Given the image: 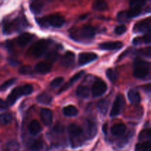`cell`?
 <instances>
[{
    "label": "cell",
    "instance_id": "1",
    "mask_svg": "<svg viewBox=\"0 0 151 151\" xmlns=\"http://www.w3.org/2000/svg\"><path fill=\"white\" fill-rule=\"evenodd\" d=\"M68 132H69L71 146L72 147H80L83 144L86 137L82 128L78 125L72 124L69 126Z\"/></svg>",
    "mask_w": 151,
    "mask_h": 151
},
{
    "label": "cell",
    "instance_id": "2",
    "mask_svg": "<svg viewBox=\"0 0 151 151\" xmlns=\"http://www.w3.org/2000/svg\"><path fill=\"white\" fill-rule=\"evenodd\" d=\"M32 90H33V88H32V85H29V84H26V85L17 87V88H14L9 94L7 100H6V103L7 106H12L16 103V100L20 97L31 94Z\"/></svg>",
    "mask_w": 151,
    "mask_h": 151
},
{
    "label": "cell",
    "instance_id": "3",
    "mask_svg": "<svg viewBox=\"0 0 151 151\" xmlns=\"http://www.w3.org/2000/svg\"><path fill=\"white\" fill-rule=\"evenodd\" d=\"M38 24L42 27L52 26L53 27L59 28L65 23L64 18L58 14H52L47 17L40 19L38 21Z\"/></svg>",
    "mask_w": 151,
    "mask_h": 151
},
{
    "label": "cell",
    "instance_id": "4",
    "mask_svg": "<svg viewBox=\"0 0 151 151\" xmlns=\"http://www.w3.org/2000/svg\"><path fill=\"white\" fill-rule=\"evenodd\" d=\"M150 69V64L149 62L145 60H137L134 65V76L139 79L145 78L148 75Z\"/></svg>",
    "mask_w": 151,
    "mask_h": 151
},
{
    "label": "cell",
    "instance_id": "5",
    "mask_svg": "<svg viewBox=\"0 0 151 151\" xmlns=\"http://www.w3.org/2000/svg\"><path fill=\"white\" fill-rule=\"evenodd\" d=\"M49 47V41L47 40H41L37 41L30 47L29 53L35 58H39L45 54Z\"/></svg>",
    "mask_w": 151,
    "mask_h": 151
},
{
    "label": "cell",
    "instance_id": "6",
    "mask_svg": "<svg viewBox=\"0 0 151 151\" xmlns=\"http://www.w3.org/2000/svg\"><path fill=\"white\" fill-rule=\"evenodd\" d=\"M77 34H78L80 37L84 39H91L95 35V29L91 25H84L80 29L79 31L74 30L73 32H71L72 37Z\"/></svg>",
    "mask_w": 151,
    "mask_h": 151
},
{
    "label": "cell",
    "instance_id": "7",
    "mask_svg": "<svg viewBox=\"0 0 151 151\" xmlns=\"http://www.w3.org/2000/svg\"><path fill=\"white\" fill-rule=\"evenodd\" d=\"M124 104H125V99H124L123 96L122 94H119L116 96L113 103V106H112L111 110L110 116L114 117V116H116L117 115H119L123 108Z\"/></svg>",
    "mask_w": 151,
    "mask_h": 151
},
{
    "label": "cell",
    "instance_id": "8",
    "mask_svg": "<svg viewBox=\"0 0 151 151\" xmlns=\"http://www.w3.org/2000/svg\"><path fill=\"white\" fill-rule=\"evenodd\" d=\"M107 90V85L102 80H97L94 83L91 88V92L94 97H100L103 95Z\"/></svg>",
    "mask_w": 151,
    "mask_h": 151
},
{
    "label": "cell",
    "instance_id": "9",
    "mask_svg": "<svg viewBox=\"0 0 151 151\" xmlns=\"http://www.w3.org/2000/svg\"><path fill=\"white\" fill-rule=\"evenodd\" d=\"M150 29V19H144L140 22H138L134 27V32H147Z\"/></svg>",
    "mask_w": 151,
    "mask_h": 151
},
{
    "label": "cell",
    "instance_id": "10",
    "mask_svg": "<svg viewBox=\"0 0 151 151\" xmlns=\"http://www.w3.org/2000/svg\"><path fill=\"white\" fill-rule=\"evenodd\" d=\"M97 58V55L93 52H83L79 55L78 62L81 66H84L88 63L94 61Z\"/></svg>",
    "mask_w": 151,
    "mask_h": 151
},
{
    "label": "cell",
    "instance_id": "11",
    "mask_svg": "<svg viewBox=\"0 0 151 151\" xmlns=\"http://www.w3.org/2000/svg\"><path fill=\"white\" fill-rule=\"evenodd\" d=\"M86 128L85 137H87L88 139L93 138L97 134V125L93 120L88 119L86 122Z\"/></svg>",
    "mask_w": 151,
    "mask_h": 151
},
{
    "label": "cell",
    "instance_id": "12",
    "mask_svg": "<svg viewBox=\"0 0 151 151\" xmlns=\"http://www.w3.org/2000/svg\"><path fill=\"white\" fill-rule=\"evenodd\" d=\"M122 46L123 44L120 41H108L100 44L99 47L104 50H117L122 48Z\"/></svg>",
    "mask_w": 151,
    "mask_h": 151
},
{
    "label": "cell",
    "instance_id": "13",
    "mask_svg": "<svg viewBox=\"0 0 151 151\" xmlns=\"http://www.w3.org/2000/svg\"><path fill=\"white\" fill-rule=\"evenodd\" d=\"M41 119L45 125H50L52 122V111L49 109H41Z\"/></svg>",
    "mask_w": 151,
    "mask_h": 151
},
{
    "label": "cell",
    "instance_id": "14",
    "mask_svg": "<svg viewBox=\"0 0 151 151\" xmlns=\"http://www.w3.org/2000/svg\"><path fill=\"white\" fill-rule=\"evenodd\" d=\"M74 62H75V54L72 52H66L61 58V64L66 67L72 66Z\"/></svg>",
    "mask_w": 151,
    "mask_h": 151
},
{
    "label": "cell",
    "instance_id": "15",
    "mask_svg": "<svg viewBox=\"0 0 151 151\" xmlns=\"http://www.w3.org/2000/svg\"><path fill=\"white\" fill-rule=\"evenodd\" d=\"M52 69L51 63L49 62H40L35 66V70L41 74H47Z\"/></svg>",
    "mask_w": 151,
    "mask_h": 151
},
{
    "label": "cell",
    "instance_id": "16",
    "mask_svg": "<svg viewBox=\"0 0 151 151\" xmlns=\"http://www.w3.org/2000/svg\"><path fill=\"white\" fill-rule=\"evenodd\" d=\"M126 131V126L123 123H117L114 125L111 129V132L114 136L120 137L122 136Z\"/></svg>",
    "mask_w": 151,
    "mask_h": 151
},
{
    "label": "cell",
    "instance_id": "17",
    "mask_svg": "<svg viewBox=\"0 0 151 151\" xmlns=\"http://www.w3.org/2000/svg\"><path fill=\"white\" fill-rule=\"evenodd\" d=\"M32 34L25 32V33H23L21 35H19V38H17V43L20 47H25L27 44H28L32 41Z\"/></svg>",
    "mask_w": 151,
    "mask_h": 151
},
{
    "label": "cell",
    "instance_id": "18",
    "mask_svg": "<svg viewBox=\"0 0 151 151\" xmlns=\"http://www.w3.org/2000/svg\"><path fill=\"white\" fill-rule=\"evenodd\" d=\"M128 97L129 101L132 104H137L141 101V96H140L139 93L136 90H130L128 93Z\"/></svg>",
    "mask_w": 151,
    "mask_h": 151
},
{
    "label": "cell",
    "instance_id": "19",
    "mask_svg": "<svg viewBox=\"0 0 151 151\" xmlns=\"http://www.w3.org/2000/svg\"><path fill=\"white\" fill-rule=\"evenodd\" d=\"M83 73H84L83 71H81V72H78V73H77V74H75V75H74V76L72 77V78H71L70 81H69V83H66V84H65V85L63 86L61 88H60V91H59V92H60V93L62 92V91H65V90L67 89L68 88H69V86H70L71 85H72V84H73L74 83L76 82V81H78V80H79L80 78H81V77H82V75H83Z\"/></svg>",
    "mask_w": 151,
    "mask_h": 151
},
{
    "label": "cell",
    "instance_id": "20",
    "mask_svg": "<svg viewBox=\"0 0 151 151\" xmlns=\"http://www.w3.org/2000/svg\"><path fill=\"white\" fill-rule=\"evenodd\" d=\"M41 130H42V128H41V126L38 121L32 120L29 124V131L32 135H36V134H39Z\"/></svg>",
    "mask_w": 151,
    "mask_h": 151
},
{
    "label": "cell",
    "instance_id": "21",
    "mask_svg": "<svg viewBox=\"0 0 151 151\" xmlns=\"http://www.w3.org/2000/svg\"><path fill=\"white\" fill-rule=\"evenodd\" d=\"M92 7L94 10L103 11L108 8V4L105 0H96L93 3Z\"/></svg>",
    "mask_w": 151,
    "mask_h": 151
},
{
    "label": "cell",
    "instance_id": "22",
    "mask_svg": "<svg viewBox=\"0 0 151 151\" xmlns=\"http://www.w3.org/2000/svg\"><path fill=\"white\" fill-rule=\"evenodd\" d=\"M43 6H44L43 0H32L30 4V9L33 13H38L41 12Z\"/></svg>",
    "mask_w": 151,
    "mask_h": 151
},
{
    "label": "cell",
    "instance_id": "23",
    "mask_svg": "<svg viewBox=\"0 0 151 151\" xmlns=\"http://www.w3.org/2000/svg\"><path fill=\"white\" fill-rule=\"evenodd\" d=\"M77 94L83 98H86L90 94V89L86 86H79L77 88Z\"/></svg>",
    "mask_w": 151,
    "mask_h": 151
},
{
    "label": "cell",
    "instance_id": "24",
    "mask_svg": "<svg viewBox=\"0 0 151 151\" xmlns=\"http://www.w3.org/2000/svg\"><path fill=\"white\" fill-rule=\"evenodd\" d=\"M52 98L51 96L45 92L41 93V94H39L37 97V101L40 103H42V104H50L52 102Z\"/></svg>",
    "mask_w": 151,
    "mask_h": 151
},
{
    "label": "cell",
    "instance_id": "25",
    "mask_svg": "<svg viewBox=\"0 0 151 151\" xmlns=\"http://www.w3.org/2000/svg\"><path fill=\"white\" fill-rule=\"evenodd\" d=\"M63 112L67 116H75L78 115V110L74 106H67L63 108Z\"/></svg>",
    "mask_w": 151,
    "mask_h": 151
},
{
    "label": "cell",
    "instance_id": "26",
    "mask_svg": "<svg viewBox=\"0 0 151 151\" xmlns=\"http://www.w3.org/2000/svg\"><path fill=\"white\" fill-rule=\"evenodd\" d=\"M109 101L106 100H102L98 102V103H97V108H98V110L100 111V112L102 114L105 115L107 113L108 109H109Z\"/></svg>",
    "mask_w": 151,
    "mask_h": 151
},
{
    "label": "cell",
    "instance_id": "27",
    "mask_svg": "<svg viewBox=\"0 0 151 151\" xmlns=\"http://www.w3.org/2000/svg\"><path fill=\"white\" fill-rule=\"evenodd\" d=\"M141 11L140 7H131L129 10L125 12V17L128 18V19L135 18L141 13Z\"/></svg>",
    "mask_w": 151,
    "mask_h": 151
},
{
    "label": "cell",
    "instance_id": "28",
    "mask_svg": "<svg viewBox=\"0 0 151 151\" xmlns=\"http://www.w3.org/2000/svg\"><path fill=\"white\" fill-rule=\"evenodd\" d=\"M135 151H151L150 142L147 141L145 142L138 143L136 145Z\"/></svg>",
    "mask_w": 151,
    "mask_h": 151
},
{
    "label": "cell",
    "instance_id": "29",
    "mask_svg": "<svg viewBox=\"0 0 151 151\" xmlns=\"http://www.w3.org/2000/svg\"><path fill=\"white\" fill-rule=\"evenodd\" d=\"M12 115L9 113H3L0 114V125H6L11 122Z\"/></svg>",
    "mask_w": 151,
    "mask_h": 151
},
{
    "label": "cell",
    "instance_id": "30",
    "mask_svg": "<svg viewBox=\"0 0 151 151\" xmlns=\"http://www.w3.org/2000/svg\"><path fill=\"white\" fill-rule=\"evenodd\" d=\"M44 142L41 140H36L30 147L31 151H42L44 149Z\"/></svg>",
    "mask_w": 151,
    "mask_h": 151
},
{
    "label": "cell",
    "instance_id": "31",
    "mask_svg": "<svg viewBox=\"0 0 151 151\" xmlns=\"http://www.w3.org/2000/svg\"><path fill=\"white\" fill-rule=\"evenodd\" d=\"M106 75H107V78L113 83L116 82L118 79L117 72H116V71L114 70L113 69H108V70L106 71Z\"/></svg>",
    "mask_w": 151,
    "mask_h": 151
},
{
    "label": "cell",
    "instance_id": "32",
    "mask_svg": "<svg viewBox=\"0 0 151 151\" xmlns=\"http://www.w3.org/2000/svg\"><path fill=\"white\" fill-rule=\"evenodd\" d=\"M19 73L24 75H32L33 73V71L31 66H24L19 69Z\"/></svg>",
    "mask_w": 151,
    "mask_h": 151
},
{
    "label": "cell",
    "instance_id": "33",
    "mask_svg": "<svg viewBox=\"0 0 151 151\" xmlns=\"http://www.w3.org/2000/svg\"><path fill=\"white\" fill-rule=\"evenodd\" d=\"M145 0H131L130 1V5L131 7H140L145 4Z\"/></svg>",
    "mask_w": 151,
    "mask_h": 151
},
{
    "label": "cell",
    "instance_id": "34",
    "mask_svg": "<svg viewBox=\"0 0 151 151\" xmlns=\"http://www.w3.org/2000/svg\"><path fill=\"white\" fill-rule=\"evenodd\" d=\"M16 78H11V79L7 81L6 82H4L1 86H0V90H1V91H4V90L7 89L9 87L11 86L12 85L14 84V83L16 82Z\"/></svg>",
    "mask_w": 151,
    "mask_h": 151
},
{
    "label": "cell",
    "instance_id": "35",
    "mask_svg": "<svg viewBox=\"0 0 151 151\" xmlns=\"http://www.w3.org/2000/svg\"><path fill=\"white\" fill-rule=\"evenodd\" d=\"M63 82V78L62 77H58V78H55L54 80L52 81V82L50 83V86L52 88H57Z\"/></svg>",
    "mask_w": 151,
    "mask_h": 151
},
{
    "label": "cell",
    "instance_id": "36",
    "mask_svg": "<svg viewBox=\"0 0 151 151\" xmlns=\"http://www.w3.org/2000/svg\"><path fill=\"white\" fill-rule=\"evenodd\" d=\"M127 30V28L125 25H119V26L116 27L114 29V32L116 35H122V34L125 33Z\"/></svg>",
    "mask_w": 151,
    "mask_h": 151
},
{
    "label": "cell",
    "instance_id": "37",
    "mask_svg": "<svg viewBox=\"0 0 151 151\" xmlns=\"http://www.w3.org/2000/svg\"><path fill=\"white\" fill-rule=\"evenodd\" d=\"M150 130L147 129L145 131H143L142 132H141V134L139 136V139L140 140L145 139H150Z\"/></svg>",
    "mask_w": 151,
    "mask_h": 151
},
{
    "label": "cell",
    "instance_id": "38",
    "mask_svg": "<svg viewBox=\"0 0 151 151\" xmlns=\"http://www.w3.org/2000/svg\"><path fill=\"white\" fill-rule=\"evenodd\" d=\"M18 148V145L16 142H9L6 145L5 150L4 151H16Z\"/></svg>",
    "mask_w": 151,
    "mask_h": 151
},
{
    "label": "cell",
    "instance_id": "39",
    "mask_svg": "<svg viewBox=\"0 0 151 151\" xmlns=\"http://www.w3.org/2000/svg\"><path fill=\"white\" fill-rule=\"evenodd\" d=\"M58 58V53L55 51H52L51 52L49 53L47 56V58L50 61H55Z\"/></svg>",
    "mask_w": 151,
    "mask_h": 151
},
{
    "label": "cell",
    "instance_id": "40",
    "mask_svg": "<svg viewBox=\"0 0 151 151\" xmlns=\"http://www.w3.org/2000/svg\"><path fill=\"white\" fill-rule=\"evenodd\" d=\"M150 40H151V34H150V31H147L146 32L145 35L142 37V41L145 44H150Z\"/></svg>",
    "mask_w": 151,
    "mask_h": 151
},
{
    "label": "cell",
    "instance_id": "41",
    "mask_svg": "<svg viewBox=\"0 0 151 151\" xmlns=\"http://www.w3.org/2000/svg\"><path fill=\"white\" fill-rule=\"evenodd\" d=\"M7 107V105L6 103V102L3 101L1 98H0V111L4 110V109H6Z\"/></svg>",
    "mask_w": 151,
    "mask_h": 151
},
{
    "label": "cell",
    "instance_id": "42",
    "mask_svg": "<svg viewBox=\"0 0 151 151\" xmlns=\"http://www.w3.org/2000/svg\"><path fill=\"white\" fill-rule=\"evenodd\" d=\"M143 41H142V38H134V41H133V43H134L135 45H137V44H142Z\"/></svg>",
    "mask_w": 151,
    "mask_h": 151
},
{
    "label": "cell",
    "instance_id": "43",
    "mask_svg": "<svg viewBox=\"0 0 151 151\" xmlns=\"http://www.w3.org/2000/svg\"><path fill=\"white\" fill-rule=\"evenodd\" d=\"M106 127H107V125H103V131H105V133L106 134Z\"/></svg>",
    "mask_w": 151,
    "mask_h": 151
}]
</instances>
